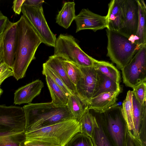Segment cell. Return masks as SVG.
<instances>
[{"label":"cell","mask_w":146,"mask_h":146,"mask_svg":"<svg viewBox=\"0 0 146 146\" xmlns=\"http://www.w3.org/2000/svg\"><path fill=\"white\" fill-rule=\"evenodd\" d=\"M17 23V43L14 63L12 70L13 76L18 80L25 76L29 66L32 61L36 59V52L42 42L23 15Z\"/></svg>","instance_id":"cell-1"},{"label":"cell","mask_w":146,"mask_h":146,"mask_svg":"<svg viewBox=\"0 0 146 146\" xmlns=\"http://www.w3.org/2000/svg\"><path fill=\"white\" fill-rule=\"evenodd\" d=\"M22 108L25 117V132L73 118L66 106L56 105L51 102L30 103Z\"/></svg>","instance_id":"cell-2"},{"label":"cell","mask_w":146,"mask_h":146,"mask_svg":"<svg viewBox=\"0 0 146 146\" xmlns=\"http://www.w3.org/2000/svg\"><path fill=\"white\" fill-rule=\"evenodd\" d=\"M80 132L79 121L73 118L36 129L25 132L26 141L41 142L57 146H65Z\"/></svg>","instance_id":"cell-3"},{"label":"cell","mask_w":146,"mask_h":146,"mask_svg":"<svg viewBox=\"0 0 146 146\" xmlns=\"http://www.w3.org/2000/svg\"><path fill=\"white\" fill-rule=\"evenodd\" d=\"M106 32L107 56L121 70L140 47L132 37H129L116 31L107 29Z\"/></svg>","instance_id":"cell-4"},{"label":"cell","mask_w":146,"mask_h":146,"mask_svg":"<svg viewBox=\"0 0 146 146\" xmlns=\"http://www.w3.org/2000/svg\"><path fill=\"white\" fill-rule=\"evenodd\" d=\"M53 55L79 67L94 66L97 60L86 53L71 35L60 34L56 38Z\"/></svg>","instance_id":"cell-5"},{"label":"cell","mask_w":146,"mask_h":146,"mask_svg":"<svg viewBox=\"0 0 146 146\" xmlns=\"http://www.w3.org/2000/svg\"><path fill=\"white\" fill-rule=\"evenodd\" d=\"M121 109V107L114 105L98 115L114 146L125 145L128 129Z\"/></svg>","instance_id":"cell-6"},{"label":"cell","mask_w":146,"mask_h":146,"mask_svg":"<svg viewBox=\"0 0 146 146\" xmlns=\"http://www.w3.org/2000/svg\"><path fill=\"white\" fill-rule=\"evenodd\" d=\"M21 12L39 36L42 42L54 47L56 38L48 26L42 6L36 7L23 5Z\"/></svg>","instance_id":"cell-7"},{"label":"cell","mask_w":146,"mask_h":146,"mask_svg":"<svg viewBox=\"0 0 146 146\" xmlns=\"http://www.w3.org/2000/svg\"><path fill=\"white\" fill-rule=\"evenodd\" d=\"M121 70L123 82L126 86L133 88L146 81V44L140 48Z\"/></svg>","instance_id":"cell-8"},{"label":"cell","mask_w":146,"mask_h":146,"mask_svg":"<svg viewBox=\"0 0 146 146\" xmlns=\"http://www.w3.org/2000/svg\"><path fill=\"white\" fill-rule=\"evenodd\" d=\"M25 117L22 107L0 105V132L25 131Z\"/></svg>","instance_id":"cell-9"},{"label":"cell","mask_w":146,"mask_h":146,"mask_svg":"<svg viewBox=\"0 0 146 146\" xmlns=\"http://www.w3.org/2000/svg\"><path fill=\"white\" fill-rule=\"evenodd\" d=\"M79 67L82 75L76 86L75 93L88 106L90 100L93 97L96 84L97 70L94 66Z\"/></svg>","instance_id":"cell-10"},{"label":"cell","mask_w":146,"mask_h":146,"mask_svg":"<svg viewBox=\"0 0 146 146\" xmlns=\"http://www.w3.org/2000/svg\"><path fill=\"white\" fill-rule=\"evenodd\" d=\"M123 19L119 32L129 37L134 36L138 22V8L137 0H124Z\"/></svg>","instance_id":"cell-11"},{"label":"cell","mask_w":146,"mask_h":146,"mask_svg":"<svg viewBox=\"0 0 146 146\" xmlns=\"http://www.w3.org/2000/svg\"><path fill=\"white\" fill-rule=\"evenodd\" d=\"M17 33V22L9 20L3 34V61L12 69L14 63Z\"/></svg>","instance_id":"cell-12"},{"label":"cell","mask_w":146,"mask_h":146,"mask_svg":"<svg viewBox=\"0 0 146 146\" xmlns=\"http://www.w3.org/2000/svg\"><path fill=\"white\" fill-rule=\"evenodd\" d=\"M74 20L76 26V33L85 29H90L96 32L107 27L106 16L94 13L88 9H82L76 16Z\"/></svg>","instance_id":"cell-13"},{"label":"cell","mask_w":146,"mask_h":146,"mask_svg":"<svg viewBox=\"0 0 146 146\" xmlns=\"http://www.w3.org/2000/svg\"><path fill=\"white\" fill-rule=\"evenodd\" d=\"M44 87L42 81L37 79L19 88L14 93V104L20 105L30 103L35 97L39 95Z\"/></svg>","instance_id":"cell-14"},{"label":"cell","mask_w":146,"mask_h":146,"mask_svg":"<svg viewBox=\"0 0 146 146\" xmlns=\"http://www.w3.org/2000/svg\"><path fill=\"white\" fill-rule=\"evenodd\" d=\"M120 92L104 93L92 98L88 104V109L97 113H103L114 105Z\"/></svg>","instance_id":"cell-15"},{"label":"cell","mask_w":146,"mask_h":146,"mask_svg":"<svg viewBox=\"0 0 146 146\" xmlns=\"http://www.w3.org/2000/svg\"><path fill=\"white\" fill-rule=\"evenodd\" d=\"M124 0H111L108 4L106 16L107 29L117 31L121 25L123 19V5Z\"/></svg>","instance_id":"cell-16"},{"label":"cell","mask_w":146,"mask_h":146,"mask_svg":"<svg viewBox=\"0 0 146 146\" xmlns=\"http://www.w3.org/2000/svg\"><path fill=\"white\" fill-rule=\"evenodd\" d=\"M63 61L62 58L53 55L49 56L45 63L58 75L72 93L75 94L76 86L71 82L67 74Z\"/></svg>","instance_id":"cell-17"},{"label":"cell","mask_w":146,"mask_h":146,"mask_svg":"<svg viewBox=\"0 0 146 146\" xmlns=\"http://www.w3.org/2000/svg\"><path fill=\"white\" fill-rule=\"evenodd\" d=\"M137 1L138 8V22L134 38L136 43L140 47L146 44V6L143 0Z\"/></svg>","instance_id":"cell-18"},{"label":"cell","mask_w":146,"mask_h":146,"mask_svg":"<svg viewBox=\"0 0 146 146\" xmlns=\"http://www.w3.org/2000/svg\"><path fill=\"white\" fill-rule=\"evenodd\" d=\"M96 70L97 81L92 98L104 93L121 92L119 83L109 78L100 72Z\"/></svg>","instance_id":"cell-19"},{"label":"cell","mask_w":146,"mask_h":146,"mask_svg":"<svg viewBox=\"0 0 146 146\" xmlns=\"http://www.w3.org/2000/svg\"><path fill=\"white\" fill-rule=\"evenodd\" d=\"M75 5L74 1L64 3L56 16V23L65 29L68 28L76 16Z\"/></svg>","instance_id":"cell-20"},{"label":"cell","mask_w":146,"mask_h":146,"mask_svg":"<svg viewBox=\"0 0 146 146\" xmlns=\"http://www.w3.org/2000/svg\"><path fill=\"white\" fill-rule=\"evenodd\" d=\"M25 133L24 131L0 132V146H23Z\"/></svg>","instance_id":"cell-21"},{"label":"cell","mask_w":146,"mask_h":146,"mask_svg":"<svg viewBox=\"0 0 146 146\" xmlns=\"http://www.w3.org/2000/svg\"><path fill=\"white\" fill-rule=\"evenodd\" d=\"M66 106L73 118L78 121L88 108L76 93L68 96Z\"/></svg>","instance_id":"cell-22"},{"label":"cell","mask_w":146,"mask_h":146,"mask_svg":"<svg viewBox=\"0 0 146 146\" xmlns=\"http://www.w3.org/2000/svg\"><path fill=\"white\" fill-rule=\"evenodd\" d=\"M45 76L52 98L51 102L56 105L66 106L68 96L50 78Z\"/></svg>","instance_id":"cell-23"},{"label":"cell","mask_w":146,"mask_h":146,"mask_svg":"<svg viewBox=\"0 0 146 146\" xmlns=\"http://www.w3.org/2000/svg\"><path fill=\"white\" fill-rule=\"evenodd\" d=\"M95 124L91 138L94 146H114L109 137L100 119L96 117Z\"/></svg>","instance_id":"cell-24"},{"label":"cell","mask_w":146,"mask_h":146,"mask_svg":"<svg viewBox=\"0 0 146 146\" xmlns=\"http://www.w3.org/2000/svg\"><path fill=\"white\" fill-rule=\"evenodd\" d=\"M132 91H128L123 101L121 111L129 130L132 131L134 128L133 121V108Z\"/></svg>","instance_id":"cell-25"},{"label":"cell","mask_w":146,"mask_h":146,"mask_svg":"<svg viewBox=\"0 0 146 146\" xmlns=\"http://www.w3.org/2000/svg\"><path fill=\"white\" fill-rule=\"evenodd\" d=\"M133 104L134 128L132 131V133L135 137H139L141 121L143 117L146 115V103L143 105H141L133 95Z\"/></svg>","instance_id":"cell-26"},{"label":"cell","mask_w":146,"mask_h":146,"mask_svg":"<svg viewBox=\"0 0 146 146\" xmlns=\"http://www.w3.org/2000/svg\"><path fill=\"white\" fill-rule=\"evenodd\" d=\"M95 68L115 82L120 83L121 76L119 71L112 64L97 60L94 66Z\"/></svg>","instance_id":"cell-27"},{"label":"cell","mask_w":146,"mask_h":146,"mask_svg":"<svg viewBox=\"0 0 146 146\" xmlns=\"http://www.w3.org/2000/svg\"><path fill=\"white\" fill-rule=\"evenodd\" d=\"M88 108L78 120L80 125V132L92 137L97 120L95 116L90 112Z\"/></svg>","instance_id":"cell-28"},{"label":"cell","mask_w":146,"mask_h":146,"mask_svg":"<svg viewBox=\"0 0 146 146\" xmlns=\"http://www.w3.org/2000/svg\"><path fill=\"white\" fill-rule=\"evenodd\" d=\"M63 61L67 74L71 82L76 86L82 76V72L80 68L74 64L64 60Z\"/></svg>","instance_id":"cell-29"},{"label":"cell","mask_w":146,"mask_h":146,"mask_svg":"<svg viewBox=\"0 0 146 146\" xmlns=\"http://www.w3.org/2000/svg\"><path fill=\"white\" fill-rule=\"evenodd\" d=\"M42 74L50 78L68 96L72 94L58 75L45 63L42 65Z\"/></svg>","instance_id":"cell-30"},{"label":"cell","mask_w":146,"mask_h":146,"mask_svg":"<svg viewBox=\"0 0 146 146\" xmlns=\"http://www.w3.org/2000/svg\"><path fill=\"white\" fill-rule=\"evenodd\" d=\"M65 146H94L91 137L79 133L70 140Z\"/></svg>","instance_id":"cell-31"},{"label":"cell","mask_w":146,"mask_h":146,"mask_svg":"<svg viewBox=\"0 0 146 146\" xmlns=\"http://www.w3.org/2000/svg\"><path fill=\"white\" fill-rule=\"evenodd\" d=\"M133 95L141 105L146 103V83L144 81L133 88Z\"/></svg>","instance_id":"cell-32"},{"label":"cell","mask_w":146,"mask_h":146,"mask_svg":"<svg viewBox=\"0 0 146 146\" xmlns=\"http://www.w3.org/2000/svg\"><path fill=\"white\" fill-rule=\"evenodd\" d=\"M125 146H146L139 137L133 135L131 131L127 130L126 137Z\"/></svg>","instance_id":"cell-33"},{"label":"cell","mask_w":146,"mask_h":146,"mask_svg":"<svg viewBox=\"0 0 146 146\" xmlns=\"http://www.w3.org/2000/svg\"><path fill=\"white\" fill-rule=\"evenodd\" d=\"M13 76L12 70L3 62L0 64V88L4 81L9 77Z\"/></svg>","instance_id":"cell-34"},{"label":"cell","mask_w":146,"mask_h":146,"mask_svg":"<svg viewBox=\"0 0 146 146\" xmlns=\"http://www.w3.org/2000/svg\"><path fill=\"white\" fill-rule=\"evenodd\" d=\"M9 21L7 17L0 11V36L3 34Z\"/></svg>","instance_id":"cell-35"},{"label":"cell","mask_w":146,"mask_h":146,"mask_svg":"<svg viewBox=\"0 0 146 146\" xmlns=\"http://www.w3.org/2000/svg\"><path fill=\"white\" fill-rule=\"evenodd\" d=\"M25 0H15L13 2L12 8L15 13L20 15L21 12L22 7Z\"/></svg>","instance_id":"cell-36"},{"label":"cell","mask_w":146,"mask_h":146,"mask_svg":"<svg viewBox=\"0 0 146 146\" xmlns=\"http://www.w3.org/2000/svg\"><path fill=\"white\" fill-rule=\"evenodd\" d=\"M23 146H57L41 142L26 141L24 142Z\"/></svg>","instance_id":"cell-37"},{"label":"cell","mask_w":146,"mask_h":146,"mask_svg":"<svg viewBox=\"0 0 146 146\" xmlns=\"http://www.w3.org/2000/svg\"><path fill=\"white\" fill-rule=\"evenodd\" d=\"M44 1L41 0H25L23 5L38 7L42 6Z\"/></svg>","instance_id":"cell-38"},{"label":"cell","mask_w":146,"mask_h":146,"mask_svg":"<svg viewBox=\"0 0 146 146\" xmlns=\"http://www.w3.org/2000/svg\"><path fill=\"white\" fill-rule=\"evenodd\" d=\"M3 35L0 36V64L3 62V51L2 45Z\"/></svg>","instance_id":"cell-39"},{"label":"cell","mask_w":146,"mask_h":146,"mask_svg":"<svg viewBox=\"0 0 146 146\" xmlns=\"http://www.w3.org/2000/svg\"><path fill=\"white\" fill-rule=\"evenodd\" d=\"M3 91L2 90V89H1V88H0V98L1 95H2V94H3Z\"/></svg>","instance_id":"cell-40"}]
</instances>
